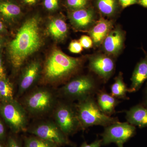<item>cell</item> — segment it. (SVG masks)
I'll use <instances>...</instances> for the list:
<instances>
[{
    "label": "cell",
    "instance_id": "obj_1",
    "mask_svg": "<svg viewBox=\"0 0 147 147\" xmlns=\"http://www.w3.org/2000/svg\"><path fill=\"white\" fill-rule=\"evenodd\" d=\"M42 42L40 18L32 16L25 21L7 45L8 59L12 68L15 70L21 68L27 59L39 50Z\"/></svg>",
    "mask_w": 147,
    "mask_h": 147
},
{
    "label": "cell",
    "instance_id": "obj_2",
    "mask_svg": "<svg viewBox=\"0 0 147 147\" xmlns=\"http://www.w3.org/2000/svg\"><path fill=\"white\" fill-rule=\"evenodd\" d=\"M83 61L72 57L59 49H55L47 58L42 71L41 83L53 85L63 83L76 74Z\"/></svg>",
    "mask_w": 147,
    "mask_h": 147
},
{
    "label": "cell",
    "instance_id": "obj_3",
    "mask_svg": "<svg viewBox=\"0 0 147 147\" xmlns=\"http://www.w3.org/2000/svg\"><path fill=\"white\" fill-rule=\"evenodd\" d=\"M81 128L85 130L90 127H105L119 121L117 117L107 115L101 111L94 96H90L75 104Z\"/></svg>",
    "mask_w": 147,
    "mask_h": 147
},
{
    "label": "cell",
    "instance_id": "obj_4",
    "mask_svg": "<svg viewBox=\"0 0 147 147\" xmlns=\"http://www.w3.org/2000/svg\"><path fill=\"white\" fill-rule=\"evenodd\" d=\"M56 98L51 90L38 88L25 96L23 105L27 113L33 116H40L50 112L55 107Z\"/></svg>",
    "mask_w": 147,
    "mask_h": 147
},
{
    "label": "cell",
    "instance_id": "obj_5",
    "mask_svg": "<svg viewBox=\"0 0 147 147\" xmlns=\"http://www.w3.org/2000/svg\"><path fill=\"white\" fill-rule=\"evenodd\" d=\"M96 81L89 75L76 77L67 83L60 90V94L66 100L72 101L94 96L99 90Z\"/></svg>",
    "mask_w": 147,
    "mask_h": 147
},
{
    "label": "cell",
    "instance_id": "obj_6",
    "mask_svg": "<svg viewBox=\"0 0 147 147\" xmlns=\"http://www.w3.org/2000/svg\"><path fill=\"white\" fill-rule=\"evenodd\" d=\"M55 108L54 122L67 137L82 129L75 104L66 100L59 102Z\"/></svg>",
    "mask_w": 147,
    "mask_h": 147
},
{
    "label": "cell",
    "instance_id": "obj_7",
    "mask_svg": "<svg viewBox=\"0 0 147 147\" xmlns=\"http://www.w3.org/2000/svg\"><path fill=\"white\" fill-rule=\"evenodd\" d=\"M0 115L13 133L27 131V112L23 105L15 99L0 102Z\"/></svg>",
    "mask_w": 147,
    "mask_h": 147
},
{
    "label": "cell",
    "instance_id": "obj_8",
    "mask_svg": "<svg viewBox=\"0 0 147 147\" xmlns=\"http://www.w3.org/2000/svg\"><path fill=\"white\" fill-rule=\"evenodd\" d=\"M26 131L32 135L54 143L59 147L75 146L55 122H41L27 128Z\"/></svg>",
    "mask_w": 147,
    "mask_h": 147
},
{
    "label": "cell",
    "instance_id": "obj_9",
    "mask_svg": "<svg viewBox=\"0 0 147 147\" xmlns=\"http://www.w3.org/2000/svg\"><path fill=\"white\" fill-rule=\"evenodd\" d=\"M101 136L102 145L115 143L123 144L134 137L136 133V127L126 122L118 121L105 127Z\"/></svg>",
    "mask_w": 147,
    "mask_h": 147
},
{
    "label": "cell",
    "instance_id": "obj_10",
    "mask_svg": "<svg viewBox=\"0 0 147 147\" xmlns=\"http://www.w3.org/2000/svg\"><path fill=\"white\" fill-rule=\"evenodd\" d=\"M41 72V65L38 61H32L24 68L18 85L19 95L24 94L34 85L39 78Z\"/></svg>",
    "mask_w": 147,
    "mask_h": 147
},
{
    "label": "cell",
    "instance_id": "obj_11",
    "mask_svg": "<svg viewBox=\"0 0 147 147\" xmlns=\"http://www.w3.org/2000/svg\"><path fill=\"white\" fill-rule=\"evenodd\" d=\"M90 69L100 78L106 82L113 75L115 71V63L109 57L96 55L90 59Z\"/></svg>",
    "mask_w": 147,
    "mask_h": 147
},
{
    "label": "cell",
    "instance_id": "obj_12",
    "mask_svg": "<svg viewBox=\"0 0 147 147\" xmlns=\"http://www.w3.org/2000/svg\"><path fill=\"white\" fill-rule=\"evenodd\" d=\"M20 6L13 0H0V18L8 24L15 22L21 16Z\"/></svg>",
    "mask_w": 147,
    "mask_h": 147
},
{
    "label": "cell",
    "instance_id": "obj_13",
    "mask_svg": "<svg viewBox=\"0 0 147 147\" xmlns=\"http://www.w3.org/2000/svg\"><path fill=\"white\" fill-rule=\"evenodd\" d=\"M125 114L128 123L140 128L147 127V107L142 103L132 106L125 111Z\"/></svg>",
    "mask_w": 147,
    "mask_h": 147
},
{
    "label": "cell",
    "instance_id": "obj_14",
    "mask_svg": "<svg viewBox=\"0 0 147 147\" xmlns=\"http://www.w3.org/2000/svg\"><path fill=\"white\" fill-rule=\"evenodd\" d=\"M147 80V55L137 64L131 78V84L128 92L138 91Z\"/></svg>",
    "mask_w": 147,
    "mask_h": 147
},
{
    "label": "cell",
    "instance_id": "obj_15",
    "mask_svg": "<svg viewBox=\"0 0 147 147\" xmlns=\"http://www.w3.org/2000/svg\"><path fill=\"white\" fill-rule=\"evenodd\" d=\"M96 95V100L98 107L104 114L111 117L115 113L116 107L120 101L105 90H99Z\"/></svg>",
    "mask_w": 147,
    "mask_h": 147
},
{
    "label": "cell",
    "instance_id": "obj_16",
    "mask_svg": "<svg viewBox=\"0 0 147 147\" xmlns=\"http://www.w3.org/2000/svg\"><path fill=\"white\" fill-rule=\"evenodd\" d=\"M69 18L71 24L76 28L84 30L88 28L93 22L94 13L89 9H81L72 11Z\"/></svg>",
    "mask_w": 147,
    "mask_h": 147
},
{
    "label": "cell",
    "instance_id": "obj_17",
    "mask_svg": "<svg viewBox=\"0 0 147 147\" xmlns=\"http://www.w3.org/2000/svg\"><path fill=\"white\" fill-rule=\"evenodd\" d=\"M104 50L109 54L116 55L120 51L123 42L122 32L117 28L110 31L103 40Z\"/></svg>",
    "mask_w": 147,
    "mask_h": 147
},
{
    "label": "cell",
    "instance_id": "obj_18",
    "mask_svg": "<svg viewBox=\"0 0 147 147\" xmlns=\"http://www.w3.org/2000/svg\"><path fill=\"white\" fill-rule=\"evenodd\" d=\"M112 27L111 22L100 18L90 31L89 34L95 45H100L110 32Z\"/></svg>",
    "mask_w": 147,
    "mask_h": 147
},
{
    "label": "cell",
    "instance_id": "obj_19",
    "mask_svg": "<svg viewBox=\"0 0 147 147\" xmlns=\"http://www.w3.org/2000/svg\"><path fill=\"white\" fill-rule=\"evenodd\" d=\"M48 33L53 38L57 40H62L67 34V25L63 19L55 18L50 21L47 27Z\"/></svg>",
    "mask_w": 147,
    "mask_h": 147
},
{
    "label": "cell",
    "instance_id": "obj_20",
    "mask_svg": "<svg viewBox=\"0 0 147 147\" xmlns=\"http://www.w3.org/2000/svg\"><path fill=\"white\" fill-rule=\"evenodd\" d=\"M110 90L111 94L116 98L123 100L129 99V97L127 96V94L128 92V88L124 82L122 74L121 72L116 77L115 82L111 86Z\"/></svg>",
    "mask_w": 147,
    "mask_h": 147
},
{
    "label": "cell",
    "instance_id": "obj_21",
    "mask_svg": "<svg viewBox=\"0 0 147 147\" xmlns=\"http://www.w3.org/2000/svg\"><path fill=\"white\" fill-rule=\"evenodd\" d=\"M13 99L12 84L7 77L0 78V102H7Z\"/></svg>",
    "mask_w": 147,
    "mask_h": 147
},
{
    "label": "cell",
    "instance_id": "obj_22",
    "mask_svg": "<svg viewBox=\"0 0 147 147\" xmlns=\"http://www.w3.org/2000/svg\"><path fill=\"white\" fill-rule=\"evenodd\" d=\"M24 147H59L52 142L32 135L26 137L24 140Z\"/></svg>",
    "mask_w": 147,
    "mask_h": 147
},
{
    "label": "cell",
    "instance_id": "obj_23",
    "mask_svg": "<svg viewBox=\"0 0 147 147\" xmlns=\"http://www.w3.org/2000/svg\"><path fill=\"white\" fill-rule=\"evenodd\" d=\"M96 4L100 12L106 15H112L117 8L116 0H97Z\"/></svg>",
    "mask_w": 147,
    "mask_h": 147
},
{
    "label": "cell",
    "instance_id": "obj_24",
    "mask_svg": "<svg viewBox=\"0 0 147 147\" xmlns=\"http://www.w3.org/2000/svg\"><path fill=\"white\" fill-rule=\"evenodd\" d=\"M88 0H67L69 7L77 10L84 8L88 3Z\"/></svg>",
    "mask_w": 147,
    "mask_h": 147
},
{
    "label": "cell",
    "instance_id": "obj_25",
    "mask_svg": "<svg viewBox=\"0 0 147 147\" xmlns=\"http://www.w3.org/2000/svg\"><path fill=\"white\" fill-rule=\"evenodd\" d=\"M43 5L47 10L54 11L59 8V0H44Z\"/></svg>",
    "mask_w": 147,
    "mask_h": 147
},
{
    "label": "cell",
    "instance_id": "obj_26",
    "mask_svg": "<svg viewBox=\"0 0 147 147\" xmlns=\"http://www.w3.org/2000/svg\"><path fill=\"white\" fill-rule=\"evenodd\" d=\"M83 47L79 41L73 40L71 41L69 46V50L71 53L78 54L81 53L83 50Z\"/></svg>",
    "mask_w": 147,
    "mask_h": 147
},
{
    "label": "cell",
    "instance_id": "obj_27",
    "mask_svg": "<svg viewBox=\"0 0 147 147\" xmlns=\"http://www.w3.org/2000/svg\"><path fill=\"white\" fill-rule=\"evenodd\" d=\"M79 42L82 47L86 49H88L92 46L93 41L90 37L84 35L81 37L79 40Z\"/></svg>",
    "mask_w": 147,
    "mask_h": 147
},
{
    "label": "cell",
    "instance_id": "obj_28",
    "mask_svg": "<svg viewBox=\"0 0 147 147\" xmlns=\"http://www.w3.org/2000/svg\"><path fill=\"white\" fill-rule=\"evenodd\" d=\"M5 147H23L21 142L16 137L10 136L8 137Z\"/></svg>",
    "mask_w": 147,
    "mask_h": 147
},
{
    "label": "cell",
    "instance_id": "obj_29",
    "mask_svg": "<svg viewBox=\"0 0 147 147\" xmlns=\"http://www.w3.org/2000/svg\"><path fill=\"white\" fill-rule=\"evenodd\" d=\"M101 146L102 140L98 139L90 144H87L86 142H84L80 147H100Z\"/></svg>",
    "mask_w": 147,
    "mask_h": 147
},
{
    "label": "cell",
    "instance_id": "obj_30",
    "mask_svg": "<svg viewBox=\"0 0 147 147\" xmlns=\"http://www.w3.org/2000/svg\"><path fill=\"white\" fill-rule=\"evenodd\" d=\"M119 1L123 8L135 4L138 2V0H119Z\"/></svg>",
    "mask_w": 147,
    "mask_h": 147
},
{
    "label": "cell",
    "instance_id": "obj_31",
    "mask_svg": "<svg viewBox=\"0 0 147 147\" xmlns=\"http://www.w3.org/2000/svg\"><path fill=\"white\" fill-rule=\"evenodd\" d=\"M5 138V130L4 125L0 119V143L1 144Z\"/></svg>",
    "mask_w": 147,
    "mask_h": 147
},
{
    "label": "cell",
    "instance_id": "obj_32",
    "mask_svg": "<svg viewBox=\"0 0 147 147\" xmlns=\"http://www.w3.org/2000/svg\"><path fill=\"white\" fill-rule=\"evenodd\" d=\"M6 77L5 69L3 63L2 57L1 53H0V78Z\"/></svg>",
    "mask_w": 147,
    "mask_h": 147
},
{
    "label": "cell",
    "instance_id": "obj_33",
    "mask_svg": "<svg viewBox=\"0 0 147 147\" xmlns=\"http://www.w3.org/2000/svg\"><path fill=\"white\" fill-rule=\"evenodd\" d=\"M7 33V30L6 28L5 25L2 20L0 18V35L5 34Z\"/></svg>",
    "mask_w": 147,
    "mask_h": 147
},
{
    "label": "cell",
    "instance_id": "obj_34",
    "mask_svg": "<svg viewBox=\"0 0 147 147\" xmlns=\"http://www.w3.org/2000/svg\"><path fill=\"white\" fill-rule=\"evenodd\" d=\"M142 103L147 107V83L143 91V102Z\"/></svg>",
    "mask_w": 147,
    "mask_h": 147
},
{
    "label": "cell",
    "instance_id": "obj_35",
    "mask_svg": "<svg viewBox=\"0 0 147 147\" xmlns=\"http://www.w3.org/2000/svg\"><path fill=\"white\" fill-rule=\"evenodd\" d=\"M26 4L28 5H33L35 4L38 0H23Z\"/></svg>",
    "mask_w": 147,
    "mask_h": 147
},
{
    "label": "cell",
    "instance_id": "obj_36",
    "mask_svg": "<svg viewBox=\"0 0 147 147\" xmlns=\"http://www.w3.org/2000/svg\"><path fill=\"white\" fill-rule=\"evenodd\" d=\"M5 42V41L4 39L0 35V53H1L3 47L4 46Z\"/></svg>",
    "mask_w": 147,
    "mask_h": 147
},
{
    "label": "cell",
    "instance_id": "obj_37",
    "mask_svg": "<svg viewBox=\"0 0 147 147\" xmlns=\"http://www.w3.org/2000/svg\"><path fill=\"white\" fill-rule=\"evenodd\" d=\"M139 3L144 7H147V0H139Z\"/></svg>",
    "mask_w": 147,
    "mask_h": 147
},
{
    "label": "cell",
    "instance_id": "obj_38",
    "mask_svg": "<svg viewBox=\"0 0 147 147\" xmlns=\"http://www.w3.org/2000/svg\"><path fill=\"white\" fill-rule=\"evenodd\" d=\"M117 145L118 147H123V144H118Z\"/></svg>",
    "mask_w": 147,
    "mask_h": 147
},
{
    "label": "cell",
    "instance_id": "obj_39",
    "mask_svg": "<svg viewBox=\"0 0 147 147\" xmlns=\"http://www.w3.org/2000/svg\"><path fill=\"white\" fill-rule=\"evenodd\" d=\"M0 147H4L3 146L2 144L1 143H0Z\"/></svg>",
    "mask_w": 147,
    "mask_h": 147
}]
</instances>
